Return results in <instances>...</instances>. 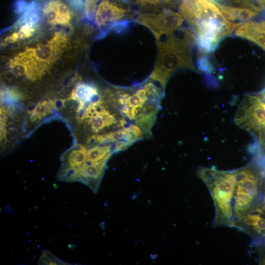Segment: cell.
Instances as JSON below:
<instances>
[{
    "label": "cell",
    "mask_w": 265,
    "mask_h": 265,
    "mask_svg": "<svg viewBox=\"0 0 265 265\" xmlns=\"http://www.w3.org/2000/svg\"><path fill=\"white\" fill-rule=\"evenodd\" d=\"M180 1L181 0H129V3L132 2L147 9H157L160 7L169 8L177 5Z\"/></svg>",
    "instance_id": "cell-20"
},
{
    "label": "cell",
    "mask_w": 265,
    "mask_h": 265,
    "mask_svg": "<svg viewBox=\"0 0 265 265\" xmlns=\"http://www.w3.org/2000/svg\"><path fill=\"white\" fill-rule=\"evenodd\" d=\"M236 184L233 205L235 222L256 212L255 204L261 185L259 178L251 168L236 170Z\"/></svg>",
    "instance_id": "cell-5"
},
{
    "label": "cell",
    "mask_w": 265,
    "mask_h": 265,
    "mask_svg": "<svg viewBox=\"0 0 265 265\" xmlns=\"http://www.w3.org/2000/svg\"><path fill=\"white\" fill-rule=\"evenodd\" d=\"M69 6L85 19V0H66Z\"/></svg>",
    "instance_id": "cell-25"
},
{
    "label": "cell",
    "mask_w": 265,
    "mask_h": 265,
    "mask_svg": "<svg viewBox=\"0 0 265 265\" xmlns=\"http://www.w3.org/2000/svg\"><path fill=\"white\" fill-rule=\"evenodd\" d=\"M184 31L182 38L173 33L166 35L164 40L160 38L157 41L156 63L148 79L159 82L164 92L168 80L177 70L196 71L192 58L193 34L190 28L184 29Z\"/></svg>",
    "instance_id": "cell-2"
},
{
    "label": "cell",
    "mask_w": 265,
    "mask_h": 265,
    "mask_svg": "<svg viewBox=\"0 0 265 265\" xmlns=\"http://www.w3.org/2000/svg\"><path fill=\"white\" fill-rule=\"evenodd\" d=\"M116 113L110 112L104 105V101L100 98L86 106L83 119H87L93 132L98 133L104 129L112 126L123 128L127 122L125 118H118Z\"/></svg>",
    "instance_id": "cell-10"
},
{
    "label": "cell",
    "mask_w": 265,
    "mask_h": 265,
    "mask_svg": "<svg viewBox=\"0 0 265 265\" xmlns=\"http://www.w3.org/2000/svg\"><path fill=\"white\" fill-rule=\"evenodd\" d=\"M234 227L243 229H251L257 233L265 231V218L261 213L252 212L235 222Z\"/></svg>",
    "instance_id": "cell-17"
},
{
    "label": "cell",
    "mask_w": 265,
    "mask_h": 265,
    "mask_svg": "<svg viewBox=\"0 0 265 265\" xmlns=\"http://www.w3.org/2000/svg\"><path fill=\"white\" fill-rule=\"evenodd\" d=\"M212 2L217 6L224 17L232 22L235 21L241 22H247L260 12V11L251 8L230 6L213 1Z\"/></svg>",
    "instance_id": "cell-14"
},
{
    "label": "cell",
    "mask_w": 265,
    "mask_h": 265,
    "mask_svg": "<svg viewBox=\"0 0 265 265\" xmlns=\"http://www.w3.org/2000/svg\"><path fill=\"white\" fill-rule=\"evenodd\" d=\"M112 154L109 153L104 159L97 162L85 161L78 168V181L87 185L94 192H96L104 173L107 161Z\"/></svg>",
    "instance_id": "cell-11"
},
{
    "label": "cell",
    "mask_w": 265,
    "mask_h": 265,
    "mask_svg": "<svg viewBox=\"0 0 265 265\" xmlns=\"http://www.w3.org/2000/svg\"><path fill=\"white\" fill-rule=\"evenodd\" d=\"M55 102L50 100L39 103L30 113L32 121H35L49 114L55 108Z\"/></svg>",
    "instance_id": "cell-21"
},
{
    "label": "cell",
    "mask_w": 265,
    "mask_h": 265,
    "mask_svg": "<svg viewBox=\"0 0 265 265\" xmlns=\"http://www.w3.org/2000/svg\"><path fill=\"white\" fill-rule=\"evenodd\" d=\"M86 148L81 144L75 145L63 159L67 167L79 168L86 161Z\"/></svg>",
    "instance_id": "cell-18"
},
{
    "label": "cell",
    "mask_w": 265,
    "mask_h": 265,
    "mask_svg": "<svg viewBox=\"0 0 265 265\" xmlns=\"http://www.w3.org/2000/svg\"><path fill=\"white\" fill-rule=\"evenodd\" d=\"M43 14L52 25H68L72 18V12L61 0H45L42 5Z\"/></svg>",
    "instance_id": "cell-12"
},
{
    "label": "cell",
    "mask_w": 265,
    "mask_h": 265,
    "mask_svg": "<svg viewBox=\"0 0 265 265\" xmlns=\"http://www.w3.org/2000/svg\"><path fill=\"white\" fill-rule=\"evenodd\" d=\"M39 265H66L65 263L57 258L52 252L44 251L40 257Z\"/></svg>",
    "instance_id": "cell-22"
},
{
    "label": "cell",
    "mask_w": 265,
    "mask_h": 265,
    "mask_svg": "<svg viewBox=\"0 0 265 265\" xmlns=\"http://www.w3.org/2000/svg\"><path fill=\"white\" fill-rule=\"evenodd\" d=\"M259 95L265 101V88L260 93Z\"/></svg>",
    "instance_id": "cell-28"
},
{
    "label": "cell",
    "mask_w": 265,
    "mask_h": 265,
    "mask_svg": "<svg viewBox=\"0 0 265 265\" xmlns=\"http://www.w3.org/2000/svg\"><path fill=\"white\" fill-rule=\"evenodd\" d=\"M239 128L253 133L260 141L265 139V101L258 94H246L234 118Z\"/></svg>",
    "instance_id": "cell-6"
},
{
    "label": "cell",
    "mask_w": 265,
    "mask_h": 265,
    "mask_svg": "<svg viewBox=\"0 0 265 265\" xmlns=\"http://www.w3.org/2000/svg\"><path fill=\"white\" fill-rule=\"evenodd\" d=\"M197 66L198 69L202 72L211 73L214 70L213 65L209 61V58L205 55H201L197 59Z\"/></svg>",
    "instance_id": "cell-24"
},
{
    "label": "cell",
    "mask_w": 265,
    "mask_h": 265,
    "mask_svg": "<svg viewBox=\"0 0 265 265\" xmlns=\"http://www.w3.org/2000/svg\"><path fill=\"white\" fill-rule=\"evenodd\" d=\"M184 20L179 13L163 8L158 13L136 12L133 22L147 27L157 41L163 35L180 29Z\"/></svg>",
    "instance_id": "cell-7"
},
{
    "label": "cell",
    "mask_w": 265,
    "mask_h": 265,
    "mask_svg": "<svg viewBox=\"0 0 265 265\" xmlns=\"http://www.w3.org/2000/svg\"><path fill=\"white\" fill-rule=\"evenodd\" d=\"M130 9L124 7L110 0H102L96 7L94 23L100 30L97 38L105 37L117 23L129 19ZM130 20V19H129Z\"/></svg>",
    "instance_id": "cell-9"
},
{
    "label": "cell",
    "mask_w": 265,
    "mask_h": 265,
    "mask_svg": "<svg viewBox=\"0 0 265 265\" xmlns=\"http://www.w3.org/2000/svg\"><path fill=\"white\" fill-rule=\"evenodd\" d=\"M256 1L262 11H265V0H256Z\"/></svg>",
    "instance_id": "cell-27"
},
{
    "label": "cell",
    "mask_w": 265,
    "mask_h": 265,
    "mask_svg": "<svg viewBox=\"0 0 265 265\" xmlns=\"http://www.w3.org/2000/svg\"><path fill=\"white\" fill-rule=\"evenodd\" d=\"M41 8L37 2L33 0L21 17L13 25L14 28H19L26 24L37 28L39 26L42 19Z\"/></svg>",
    "instance_id": "cell-16"
},
{
    "label": "cell",
    "mask_w": 265,
    "mask_h": 265,
    "mask_svg": "<svg viewBox=\"0 0 265 265\" xmlns=\"http://www.w3.org/2000/svg\"><path fill=\"white\" fill-rule=\"evenodd\" d=\"M29 3L26 0H16L14 3L15 12L22 14L28 7Z\"/></svg>",
    "instance_id": "cell-26"
},
{
    "label": "cell",
    "mask_w": 265,
    "mask_h": 265,
    "mask_svg": "<svg viewBox=\"0 0 265 265\" xmlns=\"http://www.w3.org/2000/svg\"><path fill=\"white\" fill-rule=\"evenodd\" d=\"M179 11L192 31L194 44L202 53H213L220 42L242 23L227 20L212 0H181Z\"/></svg>",
    "instance_id": "cell-1"
},
{
    "label": "cell",
    "mask_w": 265,
    "mask_h": 265,
    "mask_svg": "<svg viewBox=\"0 0 265 265\" xmlns=\"http://www.w3.org/2000/svg\"><path fill=\"white\" fill-rule=\"evenodd\" d=\"M164 94L161 87L147 79L131 87L115 88L111 100L123 117L134 121L142 115L157 114Z\"/></svg>",
    "instance_id": "cell-3"
},
{
    "label": "cell",
    "mask_w": 265,
    "mask_h": 265,
    "mask_svg": "<svg viewBox=\"0 0 265 265\" xmlns=\"http://www.w3.org/2000/svg\"><path fill=\"white\" fill-rule=\"evenodd\" d=\"M120 1H122L123 2L129 3V0H119Z\"/></svg>",
    "instance_id": "cell-29"
},
{
    "label": "cell",
    "mask_w": 265,
    "mask_h": 265,
    "mask_svg": "<svg viewBox=\"0 0 265 265\" xmlns=\"http://www.w3.org/2000/svg\"><path fill=\"white\" fill-rule=\"evenodd\" d=\"M100 98L97 86L91 83H78L73 89L70 99L79 104H88Z\"/></svg>",
    "instance_id": "cell-15"
},
{
    "label": "cell",
    "mask_w": 265,
    "mask_h": 265,
    "mask_svg": "<svg viewBox=\"0 0 265 265\" xmlns=\"http://www.w3.org/2000/svg\"><path fill=\"white\" fill-rule=\"evenodd\" d=\"M99 0H85V20L92 22L94 19L97 3Z\"/></svg>",
    "instance_id": "cell-23"
},
{
    "label": "cell",
    "mask_w": 265,
    "mask_h": 265,
    "mask_svg": "<svg viewBox=\"0 0 265 265\" xmlns=\"http://www.w3.org/2000/svg\"><path fill=\"white\" fill-rule=\"evenodd\" d=\"M67 42L65 35L60 32H57L47 43L27 48L25 50L31 65L40 77L56 59Z\"/></svg>",
    "instance_id": "cell-8"
},
{
    "label": "cell",
    "mask_w": 265,
    "mask_h": 265,
    "mask_svg": "<svg viewBox=\"0 0 265 265\" xmlns=\"http://www.w3.org/2000/svg\"><path fill=\"white\" fill-rule=\"evenodd\" d=\"M110 153H112V147L110 144H101L94 146L87 151L86 161L91 162L98 161L104 159Z\"/></svg>",
    "instance_id": "cell-19"
},
{
    "label": "cell",
    "mask_w": 265,
    "mask_h": 265,
    "mask_svg": "<svg viewBox=\"0 0 265 265\" xmlns=\"http://www.w3.org/2000/svg\"><path fill=\"white\" fill-rule=\"evenodd\" d=\"M235 33L237 36L256 43L265 51V21H247L241 23Z\"/></svg>",
    "instance_id": "cell-13"
},
{
    "label": "cell",
    "mask_w": 265,
    "mask_h": 265,
    "mask_svg": "<svg viewBox=\"0 0 265 265\" xmlns=\"http://www.w3.org/2000/svg\"><path fill=\"white\" fill-rule=\"evenodd\" d=\"M197 175L208 188L215 208L216 226L234 227L233 205L236 184V170L224 171L215 167H200Z\"/></svg>",
    "instance_id": "cell-4"
},
{
    "label": "cell",
    "mask_w": 265,
    "mask_h": 265,
    "mask_svg": "<svg viewBox=\"0 0 265 265\" xmlns=\"http://www.w3.org/2000/svg\"><path fill=\"white\" fill-rule=\"evenodd\" d=\"M263 264L264 265H265V258L264 259V261H263Z\"/></svg>",
    "instance_id": "cell-30"
}]
</instances>
